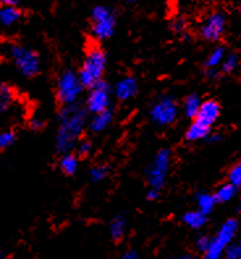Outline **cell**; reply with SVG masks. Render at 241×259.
<instances>
[{
	"label": "cell",
	"mask_w": 241,
	"mask_h": 259,
	"mask_svg": "<svg viewBox=\"0 0 241 259\" xmlns=\"http://www.w3.org/2000/svg\"><path fill=\"white\" fill-rule=\"evenodd\" d=\"M87 123V109L77 104L63 106L59 113V126L55 138L57 151L62 155L71 153L76 147Z\"/></svg>",
	"instance_id": "6da1fadb"
},
{
	"label": "cell",
	"mask_w": 241,
	"mask_h": 259,
	"mask_svg": "<svg viewBox=\"0 0 241 259\" xmlns=\"http://www.w3.org/2000/svg\"><path fill=\"white\" fill-rule=\"evenodd\" d=\"M172 165V152L169 148H162L156 152L152 161L149 162L146 170L147 184V199L156 200L160 196L163 187L167 184L169 170Z\"/></svg>",
	"instance_id": "7a4b0ae2"
},
{
	"label": "cell",
	"mask_w": 241,
	"mask_h": 259,
	"mask_svg": "<svg viewBox=\"0 0 241 259\" xmlns=\"http://www.w3.org/2000/svg\"><path fill=\"white\" fill-rule=\"evenodd\" d=\"M105 70H106V55L102 49L91 48L87 51L82 68L79 71V79L84 88H91L102 80Z\"/></svg>",
	"instance_id": "3957f363"
},
{
	"label": "cell",
	"mask_w": 241,
	"mask_h": 259,
	"mask_svg": "<svg viewBox=\"0 0 241 259\" xmlns=\"http://www.w3.org/2000/svg\"><path fill=\"white\" fill-rule=\"evenodd\" d=\"M238 231V222L236 219L225 220L214 237L210 240V245L207 250L202 254V259H220L224 256L225 250L235 241L236 234Z\"/></svg>",
	"instance_id": "277c9868"
},
{
	"label": "cell",
	"mask_w": 241,
	"mask_h": 259,
	"mask_svg": "<svg viewBox=\"0 0 241 259\" xmlns=\"http://www.w3.org/2000/svg\"><path fill=\"white\" fill-rule=\"evenodd\" d=\"M115 20L114 12L106 6H96L91 13V30L93 37L97 41L109 39L115 32Z\"/></svg>",
	"instance_id": "5b68a950"
},
{
	"label": "cell",
	"mask_w": 241,
	"mask_h": 259,
	"mask_svg": "<svg viewBox=\"0 0 241 259\" xmlns=\"http://www.w3.org/2000/svg\"><path fill=\"white\" fill-rule=\"evenodd\" d=\"M82 81L79 79V75L73 71H63L58 77L57 81V97L58 101L63 106L67 105L76 104L83 93Z\"/></svg>",
	"instance_id": "8992f818"
},
{
	"label": "cell",
	"mask_w": 241,
	"mask_h": 259,
	"mask_svg": "<svg viewBox=\"0 0 241 259\" xmlns=\"http://www.w3.org/2000/svg\"><path fill=\"white\" fill-rule=\"evenodd\" d=\"M10 55L19 72L25 77H33L41 70V60L38 54L32 49L15 45L10 49Z\"/></svg>",
	"instance_id": "52a82bcc"
},
{
	"label": "cell",
	"mask_w": 241,
	"mask_h": 259,
	"mask_svg": "<svg viewBox=\"0 0 241 259\" xmlns=\"http://www.w3.org/2000/svg\"><path fill=\"white\" fill-rule=\"evenodd\" d=\"M177 102L171 96H163L157 98L149 109V117L153 123L159 126H169L177 119Z\"/></svg>",
	"instance_id": "ba28073f"
},
{
	"label": "cell",
	"mask_w": 241,
	"mask_h": 259,
	"mask_svg": "<svg viewBox=\"0 0 241 259\" xmlns=\"http://www.w3.org/2000/svg\"><path fill=\"white\" fill-rule=\"evenodd\" d=\"M86 109L92 114L110 109V88L106 82L101 80L89 88L86 100Z\"/></svg>",
	"instance_id": "9c48e42d"
},
{
	"label": "cell",
	"mask_w": 241,
	"mask_h": 259,
	"mask_svg": "<svg viewBox=\"0 0 241 259\" xmlns=\"http://www.w3.org/2000/svg\"><path fill=\"white\" fill-rule=\"evenodd\" d=\"M225 25H227V20L224 13L214 12L200 24L199 35L203 39L210 42L219 41L225 32Z\"/></svg>",
	"instance_id": "30bf717a"
},
{
	"label": "cell",
	"mask_w": 241,
	"mask_h": 259,
	"mask_svg": "<svg viewBox=\"0 0 241 259\" xmlns=\"http://www.w3.org/2000/svg\"><path fill=\"white\" fill-rule=\"evenodd\" d=\"M219 117L220 105L215 100H207V101H202V105H200L199 110H198L194 120H197V122L202 123L203 126L211 128Z\"/></svg>",
	"instance_id": "8fae6325"
},
{
	"label": "cell",
	"mask_w": 241,
	"mask_h": 259,
	"mask_svg": "<svg viewBox=\"0 0 241 259\" xmlns=\"http://www.w3.org/2000/svg\"><path fill=\"white\" fill-rule=\"evenodd\" d=\"M113 93H114L115 97L118 100H120V101H129V100L135 97L138 93L137 80L131 77V76L122 77V79H119L115 82Z\"/></svg>",
	"instance_id": "7c38bea8"
},
{
	"label": "cell",
	"mask_w": 241,
	"mask_h": 259,
	"mask_svg": "<svg viewBox=\"0 0 241 259\" xmlns=\"http://www.w3.org/2000/svg\"><path fill=\"white\" fill-rule=\"evenodd\" d=\"M111 122H113V111H111V109H108V110H104L101 113L92 114V118L89 120L88 126L92 133L100 134L108 128Z\"/></svg>",
	"instance_id": "4fadbf2b"
},
{
	"label": "cell",
	"mask_w": 241,
	"mask_h": 259,
	"mask_svg": "<svg viewBox=\"0 0 241 259\" xmlns=\"http://www.w3.org/2000/svg\"><path fill=\"white\" fill-rule=\"evenodd\" d=\"M210 134H211V128H210V127L203 126L202 123H199V122L193 119V123L187 127L185 138H186L187 142L194 143V142H199V140L207 139Z\"/></svg>",
	"instance_id": "5bb4252c"
},
{
	"label": "cell",
	"mask_w": 241,
	"mask_h": 259,
	"mask_svg": "<svg viewBox=\"0 0 241 259\" xmlns=\"http://www.w3.org/2000/svg\"><path fill=\"white\" fill-rule=\"evenodd\" d=\"M109 233L113 241L124 240L127 233V219L124 215H117L113 218L109 225Z\"/></svg>",
	"instance_id": "9a60e30c"
},
{
	"label": "cell",
	"mask_w": 241,
	"mask_h": 259,
	"mask_svg": "<svg viewBox=\"0 0 241 259\" xmlns=\"http://www.w3.org/2000/svg\"><path fill=\"white\" fill-rule=\"evenodd\" d=\"M182 222H184L185 225L191 228V229H200V228L206 225L207 215H205L199 209L189 211L182 216Z\"/></svg>",
	"instance_id": "2e32d148"
},
{
	"label": "cell",
	"mask_w": 241,
	"mask_h": 259,
	"mask_svg": "<svg viewBox=\"0 0 241 259\" xmlns=\"http://www.w3.org/2000/svg\"><path fill=\"white\" fill-rule=\"evenodd\" d=\"M21 17V12L17 7L4 6L0 10V22L4 26H12L13 24H16Z\"/></svg>",
	"instance_id": "e0dca14e"
},
{
	"label": "cell",
	"mask_w": 241,
	"mask_h": 259,
	"mask_svg": "<svg viewBox=\"0 0 241 259\" xmlns=\"http://www.w3.org/2000/svg\"><path fill=\"white\" fill-rule=\"evenodd\" d=\"M225 55H227L225 54V49L222 48V46H218V48L214 49V50L209 54V57L206 58V62H205L206 71L218 70V68L222 66Z\"/></svg>",
	"instance_id": "ac0fdd59"
},
{
	"label": "cell",
	"mask_w": 241,
	"mask_h": 259,
	"mask_svg": "<svg viewBox=\"0 0 241 259\" xmlns=\"http://www.w3.org/2000/svg\"><path fill=\"white\" fill-rule=\"evenodd\" d=\"M77 167H79V161H77V157L72 153H64L59 160V169L62 173H64L66 176H72L77 171Z\"/></svg>",
	"instance_id": "d6986e66"
},
{
	"label": "cell",
	"mask_w": 241,
	"mask_h": 259,
	"mask_svg": "<svg viewBox=\"0 0 241 259\" xmlns=\"http://www.w3.org/2000/svg\"><path fill=\"white\" fill-rule=\"evenodd\" d=\"M238 187L233 186L232 184L227 182V184L222 185L220 187H218V190L215 191L214 196H215L216 203H227L229 200H232L237 195Z\"/></svg>",
	"instance_id": "ffe728a7"
},
{
	"label": "cell",
	"mask_w": 241,
	"mask_h": 259,
	"mask_svg": "<svg viewBox=\"0 0 241 259\" xmlns=\"http://www.w3.org/2000/svg\"><path fill=\"white\" fill-rule=\"evenodd\" d=\"M200 105H202V100L198 95H189L184 100V105H182V109H184V114L187 118H191L194 119L195 115H197L198 110H199Z\"/></svg>",
	"instance_id": "44dd1931"
},
{
	"label": "cell",
	"mask_w": 241,
	"mask_h": 259,
	"mask_svg": "<svg viewBox=\"0 0 241 259\" xmlns=\"http://www.w3.org/2000/svg\"><path fill=\"white\" fill-rule=\"evenodd\" d=\"M216 205V200L214 194L199 193L197 195V207L205 215H210L214 211Z\"/></svg>",
	"instance_id": "7402d4cb"
},
{
	"label": "cell",
	"mask_w": 241,
	"mask_h": 259,
	"mask_svg": "<svg viewBox=\"0 0 241 259\" xmlns=\"http://www.w3.org/2000/svg\"><path fill=\"white\" fill-rule=\"evenodd\" d=\"M15 100V92L8 84L0 82V113L11 108Z\"/></svg>",
	"instance_id": "603a6c76"
},
{
	"label": "cell",
	"mask_w": 241,
	"mask_h": 259,
	"mask_svg": "<svg viewBox=\"0 0 241 259\" xmlns=\"http://www.w3.org/2000/svg\"><path fill=\"white\" fill-rule=\"evenodd\" d=\"M238 63H240V58L236 54L225 55L222 66H220V73H232L237 70Z\"/></svg>",
	"instance_id": "cb8c5ba5"
},
{
	"label": "cell",
	"mask_w": 241,
	"mask_h": 259,
	"mask_svg": "<svg viewBox=\"0 0 241 259\" xmlns=\"http://www.w3.org/2000/svg\"><path fill=\"white\" fill-rule=\"evenodd\" d=\"M109 174V167L104 164L95 165V166L91 169L89 171V177H91V181L92 182H101L105 178L108 177Z\"/></svg>",
	"instance_id": "d4e9b609"
},
{
	"label": "cell",
	"mask_w": 241,
	"mask_h": 259,
	"mask_svg": "<svg viewBox=\"0 0 241 259\" xmlns=\"http://www.w3.org/2000/svg\"><path fill=\"white\" fill-rule=\"evenodd\" d=\"M16 142V133L13 130H2L0 131V151L10 148Z\"/></svg>",
	"instance_id": "484cf974"
},
{
	"label": "cell",
	"mask_w": 241,
	"mask_h": 259,
	"mask_svg": "<svg viewBox=\"0 0 241 259\" xmlns=\"http://www.w3.org/2000/svg\"><path fill=\"white\" fill-rule=\"evenodd\" d=\"M228 182L233 185V186L241 187V160L229 169Z\"/></svg>",
	"instance_id": "4316f807"
},
{
	"label": "cell",
	"mask_w": 241,
	"mask_h": 259,
	"mask_svg": "<svg viewBox=\"0 0 241 259\" xmlns=\"http://www.w3.org/2000/svg\"><path fill=\"white\" fill-rule=\"evenodd\" d=\"M225 259H241V238L237 241H233L225 250L224 253Z\"/></svg>",
	"instance_id": "83f0119b"
},
{
	"label": "cell",
	"mask_w": 241,
	"mask_h": 259,
	"mask_svg": "<svg viewBox=\"0 0 241 259\" xmlns=\"http://www.w3.org/2000/svg\"><path fill=\"white\" fill-rule=\"evenodd\" d=\"M76 152L77 155L82 156V157H87V156H89L91 153H92V143L88 142V140H79L76 144Z\"/></svg>",
	"instance_id": "f1b7e54d"
},
{
	"label": "cell",
	"mask_w": 241,
	"mask_h": 259,
	"mask_svg": "<svg viewBox=\"0 0 241 259\" xmlns=\"http://www.w3.org/2000/svg\"><path fill=\"white\" fill-rule=\"evenodd\" d=\"M210 240H211V237H210V236L202 234V236H199V237L197 238V241H195V247H197L200 253L203 254L207 250V247H209Z\"/></svg>",
	"instance_id": "f546056e"
},
{
	"label": "cell",
	"mask_w": 241,
	"mask_h": 259,
	"mask_svg": "<svg viewBox=\"0 0 241 259\" xmlns=\"http://www.w3.org/2000/svg\"><path fill=\"white\" fill-rule=\"evenodd\" d=\"M30 127L33 130H41L44 127V120L39 119V118H34V119L30 120Z\"/></svg>",
	"instance_id": "4dcf8cb0"
},
{
	"label": "cell",
	"mask_w": 241,
	"mask_h": 259,
	"mask_svg": "<svg viewBox=\"0 0 241 259\" xmlns=\"http://www.w3.org/2000/svg\"><path fill=\"white\" fill-rule=\"evenodd\" d=\"M119 259H139V255L134 250H127L126 253H124V255L120 256Z\"/></svg>",
	"instance_id": "1f68e13d"
},
{
	"label": "cell",
	"mask_w": 241,
	"mask_h": 259,
	"mask_svg": "<svg viewBox=\"0 0 241 259\" xmlns=\"http://www.w3.org/2000/svg\"><path fill=\"white\" fill-rule=\"evenodd\" d=\"M173 29L177 30V32H182L185 29V24L184 21H181V20H177V21L173 22Z\"/></svg>",
	"instance_id": "d6a6232c"
},
{
	"label": "cell",
	"mask_w": 241,
	"mask_h": 259,
	"mask_svg": "<svg viewBox=\"0 0 241 259\" xmlns=\"http://www.w3.org/2000/svg\"><path fill=\"white\" fill-rule=\"evenodd\" d=\"M220 139H222L220 134H210L209 138H207L206 140H209L210 143H216V142H219Z\"/></svg>",
	"instance_id": "836d02e7"
},
{
	"label": "cell",
	"mask_w": 241,
	"mask_h": 259,
	"mask_svg": "<svg viewBox=\"0 0 241 259\" xmlns=\"http://www.w3.org/2000/svg\"><path fill=\"white\" fill-rule=\"evenodd\" d=\"M4 6H11V7H17L20 3V0H2Z\"/></svg>",
	"instance_id": "e575fe53"
},
{
	"label": "cell",
	"mask_w": 241,
	"mask_h": 259,
	"mask_svg": "<svg viewBox=\"0 0 241 259\" xmlns=\"http://www.w3.org/2000/svg\"><path fill=\"white\" fill-rule=\"evenodd\" d=\"M168 259H195L193 255L190 254H184V255H177V256H171Z\"/></svg>",
	"instance_id": "d590c367"
},
{
	"label": "cell",
	"mask_w": 241,
	"mask_h": 259,
	"mask_svg": "<svg viewBox=\"0 0 241 259\" xmlns=\"http://www.w3.org/2000/svg\"><path fill=\"white\" fill-rule=\"evenodd\" d=\"M126 2H127V3H131V4H133V3H137L138 0H126Z\"/></svg>",
	"instance_id": "8d00e7d4"
},
{
	"label": "cell",
	"mask_w": 241,
	"mask_h": 259,
	"mask_svg": "<svg viewBox=\"0 0 241 259\" xmlns=\"http://www.w3.org/2000/svg\"><path fill=\"white\" fill-rule=\"evenodd\" d=\"M238 8H240V11H241V2H240V4H238Z\"/></svg>",
	"instance_id": "74e56055"
},
{
	"label": "cell",
	"mask_w": 241,
	"mask_h": 259,
	"mask_svg": "<svg viewBox=\"0 0 241 259\" xmlns=\"http://www.w3.org/2000/svg\"><path fill=\"white\" fill-rule=\"evenodd\" d=\"M0 259H2V256H0Z\"/></svg>",
	"instance_id": "f35d334b"
}]
</instances>
